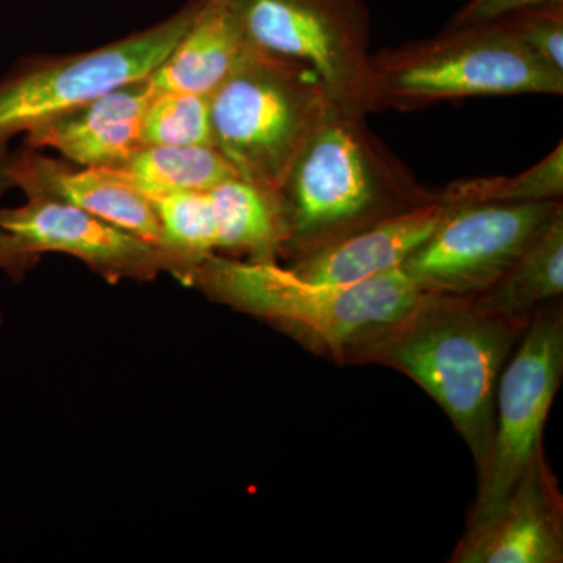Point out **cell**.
Instances as JSON below:
<instances>
[{"instance_id":"cell-1","label":"cell","mask_w":563,"mask_h":563,"mask_svg":"<svg viewBox=\"0 0 563 563\" xmlns=\"http://www.w3.org/2000/svg\"><path fill=\"white\" fill-rule=\"evenodd\" d=\"M531 318L492 312L476 296L426 292L346 363L390 366L420 385L461 433L481 473L490 454L499 376Z\"/></svg>"},{"instance_id":"cell-2","label":"cell","mask_w":563,"mask_h":563,"mask_svg":"<svg viewBox=\"0 0 563 563\" xmlns=\"http://www.w3.org/2000/svg\"><path fill=\"white\" fill-rule=\"evenodd\" d=\"M366 114L333 106L303 144L279 196L288 224L285 252L306 254L373 222L437 201L377 139Z\"/></svg>"},{"instance_id":"cell-3","label":"cell","mask_w":563,"mask_h":563,"mask_svg":"<svg viewBox=\"0 0 563 563\" xmlns=\"http://www.w3.org/2000/svg\"><path fill=\"white\" fill-rule=\"evenodd\" d=\"M187 282L214 301L272 322L309 350L340 363L426 295L402 268L357 284H322L277 262L217 254L203 258Z\"/></svg>"},{"instance_id":"cell-4","label":"cell","mask_w":563,"mask_h":563,"mask_svg":"<svg viewBox=\"0 0 563 563\" xmlns=\"http://www.w3.org/2000/svg\"><path fill=\"white\" fill-rule=\"evenodd\" d=\"M376 111L493 96L562 95L563 73L498 21L443 29L373 54Z\"/></svg>"},{"instance_id":"cell-5","label":"cell","mask_w":563,"mask_h":563,"mask_svg":"<svg viewBox=\"0 0 563 563\" xmlns=\"http://www.w3.org/2000/svg\"><path fill=\"white\" fill-rule=\"evenodd\" d=\"M332 107L312 69L252 47L210 95L214 143L242 179L279 195Z\"/></svg>"},{"instance_id":"cell-6","label":"cell","mask_w":563,"mask_h":563,"mask_svg":"<svg viewBox=\"0 0 563 563\" xmlns=\"http://www.w3.org/2000/svg\"><path fill=\"white\" fill-rule=\"evenodd\" d=\"M254 49L301 63L333 106L376 111L369 52L372 14L363 0H225Z\"/></svg>"},{"instance_id":"cell-7","label":"cell","mask_w":563,"mask_h":563,"mask_svg":"<svg viewBox=\"0 0 563 563\" xmlns=\"http://www.w3.org/2000/svg\"><path fill=\"white\" fill-rule=\"evenodd\" d=\"M562 374L563 310L553 301L533 312L499 376L490 454L479 473L465 532L492 520L544 450V424Z\"/></svg>"},{"instance_id":"cell-8","label":"cell","mask_w":563,"mask_h":563,"mask_svg":"<svg viewBox=\"0 0 563 563\" xmlns=\"http://www.w3.org/2000/svg\"><path fill=\"white\" fill-rule=\"evenodd\" d=\"M196 0L169 20L109 46L27 66L0 81V162L10 141L111 90L147 79L172 54L195 16Z\"/></svg>"},{"instance_id":"cell-9","label":"cell","mask_w":563,"mask_h":563,"mask_svg":"<svg viewBox=\"0 0 563 563\" xmlns=\"http://www.w3.org/2000/svg\"><path fill=\"white\" fill-rule=\"evenodd\" d=\"M562 209V199L444 206L435 231L407 258L404 273L424 292L481 295Z\"/></svg>"},{"instance_id":"cell-10","label":"cell","mask_w":563,"mask_h":563,"mask_svg":"<svg viewBox=\"0 0 563 563\" xmlns=\"http://www.w3.org/2000/svg\"><path fill=\"white\" fill-rule=\"evenodd\" d=\"M0 229L27 254L63 252L109 280L154 279L161 272L184 279L187 274L172 252L51 196L31 195L24 206L0 209Z\"/></svg>"},{"instance_id":"cell-11","label":"cell","mask_w":563,"mask_h":563,"mask_svg":"<svg viewBox=\"0 0 563 563\" xmlns=\"http://www.w3.org/2000/svg\"><path fill=\"white\" fill-rule=\"evenodd\" d=\"M455 563H561L563 498L544 450L492 520L465 532L450 559Z\"/></svg>"},{"instance_id":"cell-12","label":"cell","mask_w":563,"mask_h":563,"mask_svg":"<svg viewBox=\"0 0 563 563\" xmlns=\"http://www.w3.org/2000/svg\"><path fill=\"white\" fill-rule=\"evenodd\" d=\"M155 90L150 77L122 85L27 133L31 150H54L85 169L120 166L143 146L141 129Z\"/></svg>"},{"instance_id":"cell-13","label":"cell","mask_w":563,"mask_h":563,"mask_svg":"<svg viewBox=\"0 0 563 563\" xmlns=\"http://www.w3.org/2000/svg\"><path fill=\"white\" fill-rule=\"evenodd\" d=\"M443 213L439 199L422 203L306 252L290 268L303 279L340 285L395 272L428 242Z\"/></svg>"},{"instance_id":"cell-14","label":"cell","mask_w":563,"mask_h":563,"mask_svg":"<svg viewBox=\"0 0 563 563\" xmlns=\"http://www.w3.org/2000/svg\"><path fill=\"white\" fill-rule=\"evenodd\" d=\"M7 173L11 187L21 188L27 196L62 199L163 247L161 222L150 201L99 169L74 172L62 163L27 151L7 157Z\"/></svg>"},{"instance_id":"cell-15","label":"cell","mask_w":563,"mask_h":563,"mask_svg":"<svg viewBox=\"0 0 563 563\" xmlns=\"http://www.w3.org/2000/svg\"><path fill=\"white\" fill-rule=\"evenodd\" d=\"M251 51L246 33L225 0H196L190 25L150 80L157 92L210 96Z\"/></svg>"},{"instance_id":"cell-16","label":"cell","mask_w":563,"mask_h":563,"mask_svg":"<svg viewBox=\"0 0 563 563\" xmlns=\"http://www.w3.org/2000/svg\"><path fill=\"white\" fill-rule=\"evenodd\" d=\"M217 218L218 251L276 262L288 243V224L277 192L233 177L209 191Z\"/></svg>"},{"instance_id":"cell-17","label":"cell","mask_w":563,"mask_h":563,"mask_svg":"<svg viewBox=\"0 0 563 563\" xmlns=\"http://www.w3.org/2000/svg\"><path fill=\"white\" fill-rule=\"evenodd\" d=\"M143 196L161 192L210 191L240 177L231 162L213 146L143 144L117 168L99 169Z\"/></svg>"},{"instance_id":"cell-18","label":"cell","mask_w":563,"mask_h":563,"mask_svg":"<svg viewBox=\"0 0 563 563\" xmlns=\"http://www.w3.org/2000/svg\"><path fill=\"white\" fill-rule=\"evenodd\" d=\"M563 292V209L547 222L520 257L477 301L492 312L531 318Z\"/></svg>"},{"instance_id":"cell-19","label":"cell","mask_w":563,"mask_h":563,"mask_svg":"<svg viewBox=\"0 0 563 563\" xmlns=\"http://www.w3.org/2000/svg\"><path fill=\"white\" fill-rule=\"evenodd\" d=\"M144 198L161 222L163 250L184 263L187 280L203 258L218 251L217 218L209 191L161 192Z\"/></svg>"},{"instance_id":"cell-20","label":"cell","mask_w":563,"mask_h":563,"mask_svg":"<svg viewBox=\"0 0 563 563\" xmlns=\"http://www.w3.org/2000/svg\"><path fill=\"white\" fill-rule=\"evenodd\" d=\"M443 206L553 201L563 196V143L531 168L510 177H477L451 181L435 191Z\"/></svg>"},{"instance_id":"cell-21","label":"cell","mask_w":563,"mask_h":563,"mask_svg":"<svg viewBox=\"0 0 563 563\" xmlns=\"http://www.w3.org/2000/svg\"><path fill=\"white\" fill-rule=\"evenodd\" d=\"M141 143L165 146H213L210 96L155 91L141 129Z\"/></svg>"},{"instance_id":"cell-22","label":"cell","mask_w":563,"mask_h":563,"mask_svg":"<svg viewBox=\"0 0 563 563\" xmlns=\"http://www.w3.org/2000/svg\"><path fill=\"white\" fill-rule=\"evenodd\" d=\"M543 62L563 73V2L514 11L498 20Z\"/></svg>"},{"instance_id":"cell-23","label":"cell","mask_w":563,"mask_h":563,"mask_svg":"<svg viewBox=\"0 0 563 563\" xmlns=\"http://www.w3.org/2000/svg\"><path fill=\"white\" fill-rule=\"evenodd\" d=\"M563 0H463L457 13L448 21L444 29L466 27V25L488 24L528 7Z\"/></svg>"},{"instance_id":"cell-24","label":"cell","mask_w":563,"mask_h":563,"mask_svg":"<svg viewBox=\"0 0 563 563\" xmlns=\"http://www.w3.org/2000/svg\"><path fill=\"white\" fill-rule=\"evenodd\" d=\"M11 188L9 173H7V158L0 162V198ZM35 255L27 254L18 246V243L0 229V269L9 274L13 279H21L33 263Z\"/></svg>"},{"instance_id":"cell-25","label":"cell","mask_w":563,"mask_h":563,"mask_svg":"<svg viewBox=\"0 0 563 563\" xmlns=\"http://www.w3.org/2000/svg\"><path fill=\"white\" fill-rule=\"evenodd\" d=\"M2 320H3L2 312H0V325H2Z\"/></svg>"},{"instance_id":"cell-26","label":"cell","mask_w":563,"mask_h":563,"mask_svg":"<svg viewBox=\"0 0 563 563\" xmlns=\"http://www.w3.org/2000/svg\"><path fill=\"white\" fill-rule=\"evenodd\" d=\"M461 2H462V0H461Z\"/></svg>"}]
</instances>
